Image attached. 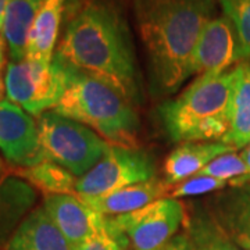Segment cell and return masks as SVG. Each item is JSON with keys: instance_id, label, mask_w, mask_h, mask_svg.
<instances>
[{"instance_id": "cell-29", "label": "cell", "mask_w": 250, "mask_h": 250, "mask_svg": "<svg viewBox=\"0 0 250 250\" xmlns=\"http://www.w3.org/2000/svg\"><path fill=\"white\" fill-rule=\"evenodd\" d=\"M7 4H9V0H0V32H1L3 22H4V14H6Z\"/></svg>"}, {"instance_id": "cell-8", "label": "cell", "mask_w": 250, "mask_h": 250, "mask_svg": "<svg viewBox=\"0 0 250 250\" xmlns=\"http://www.w3.org/2000/svg\"><path fill=\"white\" fill-rule=\"evenodd\" d=\"M153 178L154 166L146 153L110 145L98 164L78 178L75 195L85 200Z\"/></svg>"}, {"instance_id": "cell-24", "label": "cell", "mask_w": 250, "mask_h": 250, "mask_svg": "<svg viewBox=\"0 0 250 250\" xmlns=\"http://www.w3.org/2000/svg\"><path fill=\"white\" fill-rule=\"evenodd\" d=\"M74 250H124L121 245L110 235L106 225L99 229L98 232L93 233L83 243H81L78 248Z\"/></svg>"}, {"instance_id": "cell-3", "label": "cell", "mask_w": 250, "mask_h": 250, "mask_svg": "<svg viewBox=\"0 0 250 250\" xmlns=\"http://www.w3.org/2000/svg\"><path fill=\"white\" fill-rule=\"evenodd\" d=\"M65 77V92L54 113L93 128L113 146L136 149L139 118L129 100L106 82L54 57Z\"/></svg>"}, {"instance_id": "cell-5", "label": "cell", "mask_w": 250, "mask_h": 250, "mask_svg": "<svg viewBox=\"0 0 250 250\" xmlns=\"http://www.w3.org/2000/svg\"><path fill=\"white\" fill-rule=\"evenodd\" d=\"M38 132L45 160L62 166L77 178L92 170L110 147L89 126L53 110L39 116Z\"/></svg>"}, {"instance_id": "cell-28", "label": "cell", "mask_w": 250, "mask_h": 250, "mask_svg": "<svg viewBox=\"0 0 250 250\" xmlns=\"http://www.w3.org/2000/svg\"><path fill=\"white\" fill-rule=\"evenodd\" d=\"M218 1H220V4H221V7H223L224 16L229 17V14H231V10H232L233 0H218Z\"/></svg>"}, {"instance_id": "cell-6", "label": "cell", "mask_w": 250, "mask_h": 250, "mask_svg": "<svg viewBox=\"0 0 250 250\" xmlns=\"http://www.w3.org/2000/svg\"><path fill=\"white\" fill-rule=\"evenodd\" d=\"M185 221L184 205L166 196L132 213L106 217V228L124 250H164Z\"/></svg>"}, {"instance_id": "cell-30", "label": "cell", "mask_w": 250, "mask_h": 250, "mask_svg": "<svg viewBox=\"0 0 250 250\" xmlns=\"http://www.w3.org/2000/svg\"><path fill=\"white\" fill-rule=\"evenodd\" d=\"M239 154H241L242 160L245 161V164L248 166V168H249L250 171V143L246 146V147H243V150H242Z\"/></svg>"}, {"instance_id": "cell-13", "label": "cell", "mask_w": 250, "mask_h": 250, "mask_svg": "<svg viewBox=\"0 0 250 250\" xmlns=\"http://www.w3.org/2000/svg\"><path fill=\"white\" fill-rule=\"evenodd\" d=\"M67 0H45L29 29L25 60L50 68Z\"/></svg>"}, {"instance_id": "cell-17", "label": "cell", "mask_w": 250, "mask_h": 250, "mask_svg": "<svg viewBox=\"0 0 250 250\" xmlns=\"http://www.w3.org/2000/svg\"><path fill=\"white\" fill-rule=\"evenodd\" d=\"M45 0H9L1 35L9 47L11 62H24L29 29Z\"/></svg>"}, {"instance_id": "cell-4", "label": "cell", "mask_w": 250, "mask_h": 250, "mask_svg": "<svg viewBox=\"0 0 250 250\" xmlns=\"http://www.w3.org/2000/svg\"><path fill=\"white\" fill-rule=\"evenodd\" d=\"M235 67L220 75H200L179 96L166 102L160 117L174 142H218L229 128Z\"/></svg>"}, {"instance_id": "cell-20", "label": "cell", "mask_w": 250, "mask_h": 250, "mask_svg": "<svg viewBox=\"0 0 250 250\" xmlns=\"http://www.w3.org/2000/svg\"><path fill=\"white\" fill-rule=\"evenodd\" d=\"M249 174V168L245 164V161L242 160L241 154L231 152L217 157L196 175L224 179L229 182V187L239 188L246 185L245 179Z\"/></svg>"}, {"instance_id": "cell-16", "label": "cell", "mask_w": 250, "mask_h": 250, "mask_svg": "<svg viewBox=\"0 0 250 250\" xmlns=\"http://www.w3.org/2000/svg\"><path fill=\"white\" fill-rule=\"evenodd\" d=\"M235 71L236 78L229 107V128L221 142L235 149H242L250 143V60L238 62Z\"/></svg>"}, {"instance_id": "cell-15", "label": "cell", "mask_w": 250, "mask_h": 250, "mask_svg": "<svg viewBox=\"0 0 250 250\" xmlns=\"http://www.w3.org/2000/svg\"><path fill=\"white\" fill-rule=\"evenodd\" d=\"M7 250H74L45 207L32 211L7 245Z\"/></svg>"}, {"instance_id": "cell-9", "label": "cell", "mask_w": 250, "mask_h": 250, "mask_svg": "<svg viewBox=\"0 0 250 250\" xmlns=\"http://www.w3.org/2000/svg\"><path fill=\"white\" fill-rule=\"evenodd\" d=\"M239 62V43L232 21L227 16L214 17L199 35L189 74L190 77L220 75Z\"/></svg>"}, {"instance_id": "cell-22", "label": "cell", "mask_w": 250, "mask_h": 250, "mask_svg": "<svg viewBox=\"0 0 250 250\" xmlns=\"http://www.w3.org/2000/svg\"><path fill=\"white\" fill-rule=\"evenodd\" d=\"M228 18L236 31L241 60H250V0H233Z\"/></svg>"}, {"instance_id": "cell-32", "label": "cell", "mask_w": 250, "mask_h": 250, "mask_svg": "<svg viewBox=\"0 0 250 250\" xmlns=\"http://www.w3.org/2000/svg\"><path fill=\"white\" fill-rule=\"evenodd\" d=\"M3 170V163H1V160H0V171Z\"/></svg>"}, {"instance_id": "cell-25", "label": "cell", "mask_w": 250, "mask_h": 250, "mask_svg": "<svg viewBox=\"0 0 250 250\" xmlns=\"http://www.w3.org/2000/svg\"><path fill=\"white\" fill-rule=\"evenodd\" d=\"M164 250H195L192 243L189 242L188 236L185 233L182 235H175L172 239H171L167 246L164 248Z\"/></svg>"}, {"instance_id": "cell-11", "label": "cell", "mask_w": 250, "mask_h": 250, "mask_svg": "<svg viewBox=\"0 0 250 250\" xmlns=\"http://www.w3.org/2000/svg\"><path fill=\"white\" fill-rule=\"evenodd\" d=\"M45 210L72 249L106 225V217L93 210L77 195H50L45 199Z\"/></svg>"}, {"instance_id": "cell-21", "label": "cell", "mask_w": 250, "mask_h": 250, "mask_svg": "<svg viewBox=\"0 0 250 250\" xmlns=\"http://www.w3.org/2000/svg\"><path fill=\"white\" fill-rule=\"evenodd\" d=\"M223 205H225V215L231 231L250 232V184L233 188V192Z\"/></svg>"}, {"instance_id": "cell-26", "label": "cell", "mask_w": 250, "mask_h": 250, "mask_svg": "<svg viewBox=\"0 0 250 250\" xmlns=\"http://www.w3.org/2000/svg\"><path fill=\"white\" fill-rule=\"evenodd\" d=\"M235 243L242 250H250V232L249 231H232L231 235Z\"/></svg>"}, {"instance_id": "cell-2", "label": "cell", "mask_w": 250, "mask_h": 250, "mask_svg": "<svg viewBox=\"0 0 250 250\" xmlns=\"http://www.w3.org/2000/svg\"><path fill=\"white\" fill-rule=\"evenodd\" d=\"M136 21L156 89L174 92L190 77L200 32L214 18L215 0H136Z\"/></svg>"}, {"instance_id": "cell-1", "label": "cell", "mask_w": 250, "mask_h": 250, "mask_svg": "<svg viewBox=\"0 0 250 250\" xmlns=\"http://www.w3.org/2000/svg\"><path fill=\"white\" fill-rule=\"evenodd\" d=\"M54 57L106 82L131 103L138 96L131 34L111 0H85L77 6Z\"/></svg>"}, {"instance_id": "cell-10", "label": "cell", "mask_w": 250, "mask_h": 250, "mask_svg": "<svg viewBox=\"0 0 250 250\" xmlns=\"http://www.w3.org/2000/svg\"><path fill=\"white\" fill-rule=\"evenodd\" d=\"M0 150L11 163L31 167L45 161L38 123L18 104L0 99Z\"/></svg>"}, {"instance_id": "cell-31", "label": "cell", "mask_w": 250, "mask_h": 250, "mask_svg": "<svg viewBox=\"0 0 250 250\" xmlns=\"http://www.w3.org/2000/svg\"><path fill=\"white\" fill-rule=\"evenodd\" d=\"M245 182H246V185H248V184H250V174H249V175H248V177H246V179H245Z\"/></svg>"}, {"instance_id": "cell-14", "label": "cell", "mask_w": 250, "mask_h": 250, "mask_svg": "<svg viewBox=\"0 0 250 250\" xmlns=\"http://www.w3.org/2000/svg\"><path fill=\"white\" fill-rule=\"evenodd\" d=\"M170 190L171 187L164 181L153 178L103 196L85 199L83 202L104 217H117L136 211L161 197H166Z\"/></svg>"}, {"instance_id": "cell-23", "label": "cell", "mask_w": 250, "mask_h": 250, "mask_svg": "<svg viewBox=\"0 0 250 250\" xmlns=\"http://www.w3.org/2000/svg\"><path fill=\"white\" fill-rule=\"evenodd\" d=\"M229 187L228 181L217 179L213 177H203V175H195L192 178L181 182L178 185L171 188L168 197L181 199V197L200 196L206 193H211L215 190H220L224 188Z\"/></svg>"}, {"instance_id": "cell-12", "label": "cell", "mask_w": 250, "mask_h": 250, "mask_svg": "<svg viewBox=\"0 0 250 250\" xmlns=\"http://www.w3.org/2000/svg\"><path fill=\"white\" fill-rule=\"evenodd\" d=\"M236 149L221 142H188L167 156L163 166L164 182L171 188L195 177L207 164Z\"/></svg>"}, {"instance_id": "cell-19", "label": "cell", "mask_w": 250, "mask_h": 250, "mask_svg": "<svg viewBox=\"0 0 250 250\" xmlns=\"http://www.w3.org/2000/svg\"><path fill=\"white\" fill-rule=\"evenodd\" d=\"M185 228V235L195 250H242L220 224L205 214L187 220Z\"/></svg>"}, {"instance_id": "cell-18", "label": "cell", "mask_w": 250, "mask_h": 250, "mask_svg": "<svg viewBox=\"0 0 250 250\" xmlns=\"http://www.w3.org/2000/svg\"><path fill=\"white\" fill-rule=\"evenodd\" d=\"M21 175L34 184L38 189L50 195H75L78 178L64 167L52 163L41 161L35 166L25 167Z\"/></svg>"}, {"instance_id": "cell-27", "label": "cell", "mask_w": 250, "mask_h": 250, "mask_svg": "<svg viewBox=\"0 0 250 250\" xmlns=\"http://www.w3.org/2000/svg\"><path fill=\"white\" fill-rule=\"evenodd\" d=\"M4 62H6V41L0 32V99H1V93L4 89V80H3Z\"/></svg>"}, {"instance_id": "cell-7", "label": "cell", "mask_w": 250, "mask_h": 250, "mask_svg": "<svg viewBox=\"0 0 250 250\" xmlns=\"http://www.w3.org/2000/svg\"><path fill=\"white\" fill-rule=\"evenodd\" d=\"M4 90L9 100L32 116L53 110L65 92L62 65L53 60L50 68L27 62H10L4 74Z\"/></svg>"}]
</instances>
